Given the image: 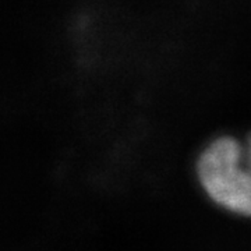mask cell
<instances>
[{
	"mask_svg": "<svg viewBox=\"0 0 251 251\" xmlns=\"http://www.w3.org/2000/svg\"><path fill=\"white\" fill-rule=\"evenodd\" d=\"M196 173L214 204L234 215L251 218V163L236 138L221 135L212 140L200 153Z\"/></svg>",
	"mask_w": 251,
	"mask_h": 251,
	"instance_id": "cell-1",
	"label": "cell"
}]
</instances>
